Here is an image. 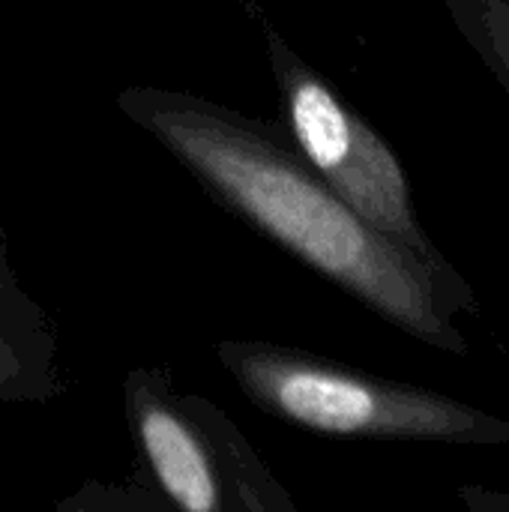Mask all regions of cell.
<instances>
[{
	"label": "cell",
	"mask_w": 509,
	"mask_h": 512,
	"mask_svg": "<svg viewBox=\"0 0 509 512\" xmlns=\"http://www.w3.org/2000/svg\"><path fill=\"white\" fill-rule=\"evenodd\" d=\"M120 111L156 138L225 210L321 273L378 318L438 351L465 357L459 315L477 294L459 270H438L351 210L285 141L222 102L132 84Z\"/></svg>",
	"instance_id": "6da1fadb"
},
{
	"label": "cell",
	"mask_w": 509,
	"mask_h": 512,
	"mask_svg": "<svg viewBox=\"0 0 509 512\" xmlns=\"http://www.w3.org/2000/svg\"><path fill=\"white\" fill-rule=\"evenodd\" d=\"M237 387L276 420L333 438L509 447V423L462 399L375 378L294 348L252 339L216 345Z\"/></svg>",
	"instance_id": "7a4b0ae2"
},
{
	"label": "cell",
	"mask_w": 509,
	"mask_h": 512,
	"mask_svg": "<svg viewBox=\"0 0 509 512\" xmlns=\"http://www.w3.org/2000/svg\"><path fill=\"white\" fill-rule=\"evenodd\" d=\"M123 405L165 504L183 512H294L291 495L240 429L207 399L180 393L162 369H132Z\"/></svg>",
	"instance_id": "3957f363"
},
{
	"label": "cell",
	"mask_w": 509,
	"mask_h": 512,
	"mask_svg": "<svg viewBox=\"0 0 509 512\" xmlns=\"http://www.w3.org/2000/svg\"><path fill=\"white\" fill-rule=\"evenodd\" d=\"M288 141L303 162L372 228L438 270H456L429 237L393 147L273 27L264 33Z\"/></svg>",
	"instance_id": "277c9868"
},
{
	"label": "cell",
	"mask_w": 509,
	"mask_h": 512,
	"mask_svg": "<svg viewBox=\"0 0 509 512\" xmlns=\"http://www.w3.org/2000/svg\"><path fill=\"white\" fill-rule=\"evenodd\" d=\"M60 393L48 315H0V402H48Z\"/></svg>",
	"instance_id": "5b68a950"
},
{
	"label": "cell",
	"mask_w": 509,
	"mask_h": 512,
	"mask_svg": "<svg viewBox=\"0 0 509 512\" xmlns=\"http://www.w3.org/2000/svg\"><path fill=\"white\" fill-rule=\"evenodd\" d=\"M480 48L509 96V0H480Z\"/></svg>",
	"instance_id": "8992f818"
},
{
	"label": "cell",
	"mask_w": 509,
	"mask_h": 512,
	"mask_svg": "<svg viewBox=\"0 0 509 512\" xmlns=\"http://www.w3.org/2000/svg\"><path fill=\"white\" fill-rule=\"evenodd\" d=\"M0 315H12V318H33L42 315V309L21 291L15 270L9 264V243L6 234L0 228Z\"/></svg>",
	"instance_id": "52a82bcc"
}]
</instances>
